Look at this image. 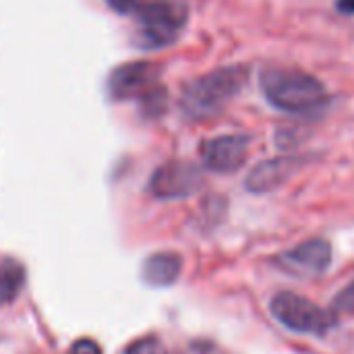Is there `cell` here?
Here are the masks:
<instances>
[{"label": "cell", "mask_w": 354, "mask_h": 354, "mask_svg": "<svg viewBox=\"0 0 354 354\" xmlns=\"http://www.w3.org/2000/svg\"><path fill=\"white\" fill-rule=\"evenodd\" d=\"M106 2L112 10H116L120 15H133L141 6L143 0H106Z\"/></svg>", "instance_id": "cell-16"}, {"label": "cell", "mask_w": 354, "mask_h": 354, "mask_svg": "<svg viewBox=\"0 0 354 354\" xmlns=\"http://www.w3.org/2000/svg\"><path fill=\"white\" fill-rule=\"evenodd\" d=\"M249 68L232 64L216 68L189 81L180 93V110L191 120H209L218 116L247 85Z\"/></svg>", "instance_id": "cell-1"}, {"label": "cell", "mask_w": 354, "mask_h": 354, "mask_svg": "<svg viewBox=\"0 0 354 354\" xmlns=\"http://www.w3.org/2000/svg\"><path fill=\"white\" fill-rule=\"evenodd\" d=\"M266 100L286 114H313L330 102L326 85L299 68H266L259 77Z\"/></svg>", "instance_id": "cell-2"}, {"label": "cell", "mask_w": 354, "mask_h": 354, "mask_svg": "<svg viewBox=\"0 0 354 354\" xmlns=\"http://www.w3.org/2000/svg\"><path fill=\"white\" fill-rule=\"evenodd\" d=\"M162 66L156 62H127L116 66L108 77V93L112 100H129L135 95H145L160 81Z\"/></svg>", "instance_id": "cell-6"}, {"label": "cell", "mask_w": 354, "mask_h": 354, "mask_svg": "<svg viewBox=\"0 0 354 354\" xmlns=\"http://www.w3.org/2000/svg\"><path fill=\"white\" fill-rule=\"evenodd\" d=\"M276 263L292 276H319L332 263V245L324 239H311L282 253Z\"/></svg>", "instance_id": "cell-8"}, {"label": "cell", "mask_w": 354, "mask_h": 354, "mask_svg": "<svg viewBox=\"0 0 354 354\" xmlns=\"http://www.w3.org/2000/svg\"><path fill=\"white\" fill-rule=\"evenodd\" d=\"M156 351H158V340L153 336H147L129 344L124 354H156Z\"/></svg>", "instance_id": "cell-14"}, {"label": "cell", "mask_w": 354, "mask_h": 354, "mask_svg": "<svg viewBox=\"0 0 354 354\" xmlns=\"http://www.w3.org/2000/svg\"><path fill=\"white\" fill-rule=\"evenodd\" d=\"M143 48H164L178 39L187 25L189 8L183 0H143L135 10Z\"/></svg>", "instance_id": "cell-3"}, {"label": "cell", "mask_w": 354, "mask_h": 354, "mask_svg": "<svg viewBox=\"0 0 354 354\" xmlns=\"http://www.w3.org/2000/svg\"><path fill=\"white\" fill-rule=\"evenodd\" d=\"M336 8L342 15H354V0H338L336 2Z\"/></svg>", "instance_id": "cell-17"}, {"label": "cell", "mask_w": 354, "mask_h": 354, "mask_svg": "<svg viewBox=\"0 0 354 354\" xmlns=\"http://www.w3.org/2000/svg\"><path fill=\"white\" fill-rule=\"evenodd\" d=\"M25 268L15 259L0 261V307L10 305L25 286Z\"/></svg>", "instance_id": "cell-11"}, {"label": "cell", "mask_w": 354, "mask_h": 354, "mask_svg": "<svg viewBox=\"0 0 354 354\" xmlns=\"http://www.w3.org/2000/svg\"><path fill=\"white\" fill-rule=\"evenodd\" d=\"M251 137L243 133L222 135L205 141L201 145V160L203 166L218 174H230L236 172L249 158Z\"/></svg>", "instance_id": "cell-7"}, {"label": "cell", "mask_w": 354, "mask_h": 354, "mask_svg": "<svg viewBox=\"0 0 354 354\" xmlns=\"http://www.w3.org/2000/svg\"><path fill=\"white\" fill-rule=\"evenodd\" d=\"M330 309L334 315H354V280L334 297Z\"/></svg>", "instance_id": "cell-13"}, {"label": "cell", "mask_w": 354, "mask_h": 354, "mask_svg": "<svg viewBox=\"0 0 354 354\" xmlns=\"http://www.w3.org/2000/svg\"><path fill=\"white\" fill-rule=\"evenodd\" d=\"M203 187V172L197 164L187 160H172L162 164L149 178V193L156 199H187Z\"/></svg>", "instance_id": "cell-5"}, {"label": "cell", "mask_w": 354, "mask_h": 354, "mask_svg": "<svg viewBox=\"0 0 354 354\" xmlns=\"http://www.w3.org/2000/svg\"><path fill=\"white\" fill-rule=\"evenodd\" d=\"M143 100H141V104H143V112L147 114V116H156V114H160V112H164V108H166V102H168V91L164 89V87H153V89H149L145 95H141Z\"/></svg>", "instance_id": "cell-12"}, {"label": "cell", "mask_w": 354, "mask_h": 354, "mask_svg": "<svg viewBox=\"0 0 354 354\" xmlns=\"http://www.w3.org/2000/svg\"><path fill=\"white\" fill-rule=\"evenodd\" d=\"M270 311L286 330L295 334L324 338L338 324V315H334L332 309H324L295 292H278L270 303Z\"/></svg>", "instance_id": "cell-4"}, {"label": "cell", "mask_w": 354, "mask_h": 354, "mask_svg": "<svg viewBox=\"0 0 354 354\" xmlns=\"http://www.w3.org/2000/svg\"><path fill=\"white\" fill-rule=\"evenodd\" d=\"M68 354H102V348H100L97 342L91 340V338H79V340L71 346V353Z\"/></svg>", "instance_id": "cell-15"}, {"label": "cell", "mask_w": 354, "mask_h": 354, "mask_svg": "<svg viewBox=\"0 0 354 354\" xmlns=\"http://www.w3.org/2000/svg\"><path fill=\"white\" fill-rule=\"evenodd\" d=\"M183 272V257L172 251H160L149 255L143 261L141 276L143 282L151 288H168L172 286Z\"/></svg>", "instance_id": "cell-10"}, {"label": "cell", "mask_w": 354, "mask_h": 354, "mask_svg": "<svg viewBox=\"0 0 354 354\" xmlns=\"http://www.w3.org/2000/svg\"><path fill=\"white\" fill-rule=\"evenodd\" d=\"M307 160L303 156H278L270 158L261 164H257L245 178V189L255 195L272 193L274 189L282 187L286 180H290Z\"/></svg>", "instance_id": "cell-9"}]
</instances>
